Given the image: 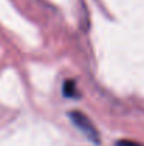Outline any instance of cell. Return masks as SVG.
Here are the masks:
<instances>
[{"mask_svg": "<svg viewBox=\"0 0 144 146\" xmlns=\"http://www.w3.org/2000/svg\"><path fill=\"white\" fill-rule=\"evenodd\" d=\"M117 146H141V145L136 143V142H132V141H120V142H117Z\"/></svg>", "mask_w": 144, "mask_h": 146, "instance_id": "7a4b0ae2", "label": "cell"}, {"mask_svg": "<svg viewBox=\"0 0 144 146\" xmlns=\"http://www.w3.org/2000/svg\"><path fill=\"white\" fill-rule=\"evenodd\" d=\"M71 118H72L74 123H75L89 139L97 142V131L95 129L93 123H92L82 112H72V113H71Z\"/></svg>", "mask_w": 144, "mask_h": 146, "instance_id": "6da1fadb", "label": "cell"}]
</instances>
